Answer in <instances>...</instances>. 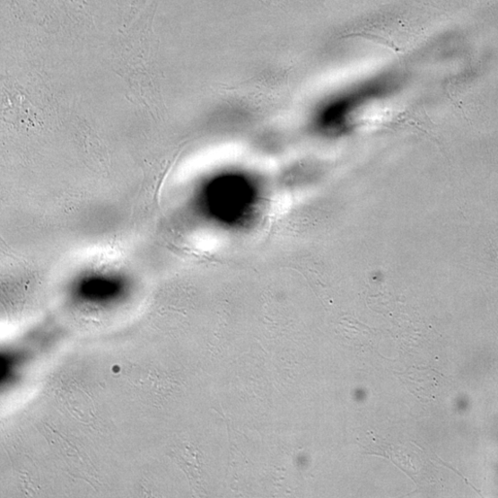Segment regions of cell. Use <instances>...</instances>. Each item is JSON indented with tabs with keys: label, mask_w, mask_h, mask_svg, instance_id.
I'll list each match as a JSON object with an SVG mask.
<instances>
[{
	"label": "cell",
	"mask_w": 498,
	"mask_h": 498,
	"mask_svg": "<svg viewBox=\"0 0 498 498\" xmlns=\"http://www.w3.org/2000/svg\"><path fill=\"white\" fill-rule=\"evenodd\" d=\"M132 283L125 274L110 269H90L80 273L70 284V293L80 304L108 308L129 295Z\"/></svg>",
	"instance_id": "3"
},
{
	"label": "cell",
	"mask_w": 498,
	"mask_h": 498,
	"mask_svg": "<svg viewBox=\"0 0 498 498\" xmlns=\"http://www.w3.org/2000/svg\"><path fill=\"white\" fill-rule=\"evenodd\" d=\"M264 191L259 179L249 171L228 169L198 186L192 198L197 214L229 231H244L259 219Z\"/></svg>",
	"instance_id": "1"
},
{
	"label": "cell",
	"mask_w": 498,
	"mask_h": 498,
	"mask_svg": "<svg viewBox=\"0 0 498 498\" xmlns=\"http://www.w3.org/2000/svg\"><path fill=\"white\" fill-rule=\"evenodd\" d=\"M429 371H410L402 375H398L407 386V388L418 398H426V400H433L436 397V372L428 375Z\"/></svg>",
	"instance_id": "5"
},
{
	"label": "cell",
	"mask_w": 498,
	"mask_h": 498,
	"mask_svg": "<svg viewBox=\"0 0 498 498\" xmlns=\"http://www.w3.org/2000/svg\"><path fill=\"white\" fill-rule=\"evenodd\" d=\"M374 440L375 442L371 443V453L381 455L391 460L417 485H423L433 480L434 470L423 451L415 450L409 443H389L379 436L374 437Z\"/></svg>",
	"instance_id": "4"
},
{
	"label": "cell",
	"mask_w": 498,
	"mask_h": 498,
	"mask_svg": "<svg viewBox=\"0 0 498 498\" xmlns=\"http://www.w3.org/2000/svg\"><path fill=\"white\" fill-rule=\"evenodd\" d=\"M387 76L356 83L327 96L310 114L309 128L323 140H339L354 135L365 112L392 89Z\"/></svg>",
	"instance_id": "2"
}]
</instances>
